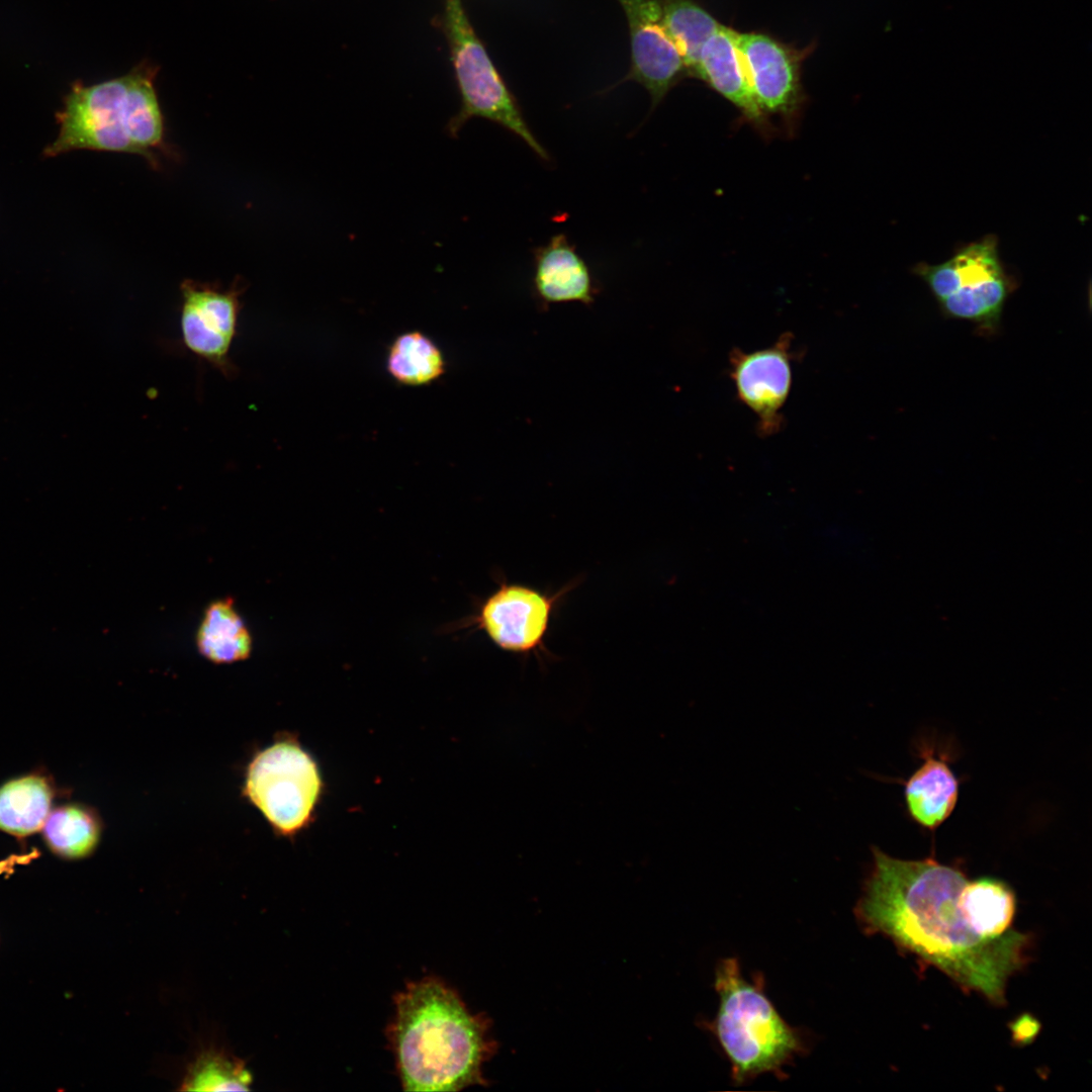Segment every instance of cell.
<instances>
[{
    "label": "cell",
    "instance_id": "1",
    "mask_svg": "<svg viewBox=\"0 0 1092 1092\" xmlns=\"http://www.w3.org/2000/svg\"><path fill=\"white\" fill-rule=\"evenodd\" d=\"M873 867L855 906L867 933H881L935 966L962 987L1003 1004L1009 977L1025 962L1027 935L1010 929L988 939L968 925L959 902L967 883L932 857L905 860L874 846Z\"/></svg>",
    "mask_w": 1092,
    "mask_h": 1092
},
{
    "label": "cell",
    "instance_id": "2",
    "mask_svg": "<svg viewBox=\"0 0 1092 1092\" xmlns=\"http://www.w3.org/2000/svg\"><path fill=\"white\" fill-rule=\"evenodd\" d=\"M488 1020L471 1014L437 979L413 982L395 999L389 1040L406 1091H458L483 1085L481 1068L495 1052Z\"/></svg>",
    "mask_w": 1092,
    "mask_h": 1092
},
{
    "label": "cell",
    "instance_id": "3",
    "mask_svg": "<svg viewBox=\"0 0 1092 1092\" xmlns=\"http://www.w3.org/2000/svg\"><path fill=\"white\" fill-rule=\"evenodd\" d=\"M154 77L144 68L91 86L74 84L57 113L58 136L43 156L75 150L127 153L157 168L159 155L171 151Z\"/></svg>",
    "mask_w": 1092,
    "mask_h": 1092
},
{
    "label": "cell",
    "instance_id": "4",
    "mask_svg": "<svg viewBox=\"0 0 1092 1092\" xmlns=\"http://www.w3.org/2000/svg\"><path fill=\"white\" fill-rule=\"evenodd\" d=\"M714 987L719 1006L706 1028L728 1059L733 1083L765 1073L784 1077L783 1068L806 1052V1042L765 995L762 978L746 979L738 960L726 958L716 967Z\"/></svg>",
    "mask_w": 1092,
    "mask_h": 1092
},
{
    "label": "cell",
    "instance_id": "5",
    "mask_svg": "<svg viewBox=\"0 0 1092 1092\" xmlns=\"http://www.w3.org/2000/svg\"><path fill=\"white\" fill-rule=\"evenodd\" d=\"M326 788L313 754L297 737L283 734L248 764L243 795L277 835L294 839L314 823Z\"/></svg>",
    "mask_w": 1092,
    "mask_h": 1092
},
{
    "label": "cell",
    "instance_id": "6",
    "mask_svg": "<svg viewBox=\"0 0 1092 1092\" xmlns=\"http://www.w3.org/2000/svg\"><path fill=\"white\" fill-rule=\"evenodd\" d=\"M444 27L461 95L460 110L446 131L457 138L472 117L486 118L519 136L540 159L549 154L527 123L521 107L475 33L462 0H445Z\"/></svg>",
    "mask_w": 1092,
    "mask_h": 1092
},
{
    "label": "cell",
    "instance_id": "7",
    "mask_svg": "<svg viewBox=\"0 0 1092 1092\" xmlns=\"http://www.w3.org/2000/svg\"><path fill=\"white\" fill-rule=\"evenodd\" d=\"M914 273L929 288L942 312L994 329L1011 291L996 236L969 243L938 264L920 262Z\"/></svg>",
    "mask_w": 1092,
    "mask_h": 1092
},
{
    "label": "cell",
    "instance_id": "8",
    "mask_svg": "<svg viewBox=\"0 0 1092 1092\" xmlns=\"http://www.w3.org/2000/svg\"><path fill=\"white\" fill-rule=\"evenodd\" d=\"M244 291L245 287L238 281L229 288L190 279L180 284L182 343L228 379L238 374L230 351L238 331Z\"/></svg>",
    "mask_w": 1092,
    "mask_h": 1092
},
{
    "label": "cell",
    "instance_id": "9",
    "mask_svg": "<svg viewBox=\"0 0 1092 1092\" xmlns=\"http://www.w3.org/2000/svg\"><path fill=\"white\" fill-rule=\"evenodd\" d=\"M564 593L551 595L529 585L500 581L465 624L484 631L502 650L538 654L544 650L551 617Z\"/></svg>",
    "mask_w": 1092,
    "mask_h": 1092
},
{
    "label": "cell",
    "instance_id": "10",
    "mask_svg": "<svg viewBox=\"0 0 1092 1092\" xmlns=\"http://www.w3.org/2000/svg\"><path fill=\"white\" fill-rule=\"evenodd\" d=\"M792 335L783 334L771 346L751 352L734 349L730 376L736 394L756 417L762 436L783 425V408L790 395L793 375Z\"/></svg>",
    "mask_w": 1092,
    "mask_h": 1092
},
{
    "label": "cell",
    "instance_id": "11",
    "mask_svg": "<svg viewBox=\"0 0 1092 1092\" xmlns=\"http://www.w3.org/2000/svg\"><path fill=\"white\" fill-rule=\"evenodd\" d=\"M625 12L631 44L630 70L623 81L642 85L657 106L688 75L681 55L662 18V0H617Z\"/></svg>",
    "mask_w": 1092,
    "mask_h": 1092
},
{
    "label": "cell",
    "instance_id": "12",
    "mask_svg": "<svg viewBox=\"0 0 1092 1092\" xmlns=\"http://www.w3.org/2000/svg\"><path fill=\"white\" fill-rule=\"evenodd\" d=\"M736 46L762 113L795 112L802 97L801 54L758 32H737Z\"/></svg>",
    "mask_w": 1092,
    "mask_h": 1092
},
{
    "label": "cell",
    "instance_id": "13",
    "mask_svg": "<svg viewBox=\"0 0 1092 1092\" xmlns=\"http://www.w3.org/2000/svg\"><path fill=\"white\" fill-rule=\"evenodd\" d=\"M533 286L545 304H592L598 291L588 265L563 234L535 249Z\"/></svg>",
    "mask_w": 1092,
    "mask_h": 1092
},
{
    "label": "cell",
    "instance_id": "14",
    "mask_svg": "<svg viewBox=\"0 0 1092 1092\" xmlns=\"http://www.w3.org/2000/svg\"><path fill=\"white\" fill-rule=\"evenodd\" d=\"M736 35L735 30L721 24L705 42L695 77L709 83L752 122L762 125L764 114L753 96Z\"/></svg>",
    "mask_w": 1092,
    "mask_h": 1092
},
{
    "label": "cell",
    "instance_id": "15",
    "mask_svg": "<svg viewBox=\"0 0 1092 1092\" xmlns=\"http://www.w3.org/2000/svg\"><path fill=\"white\" fill-rule=\"evenodd\" d=\"M924 761L905 783V802L911 818L934 830L952 813L959 797V780L944 757L921 750Z\"/></svg>",
    "mask_w": 1092,
    "mask_h": 1092
},
{
    "label": "cell",
    "instance_id": "16",
    "mask_svg": "<svg viewBox=\"0 0 1092 1092\" xmlns=\"http://www.w3.org/2000/svg\"><path fill=\"white\" fill-rule=\"evenodd\" d=\"M199 653L212 663H234L247 659L253 639L231 598L212 601L203 612L196 631Z\"/></svg>",
    "mask_w": 1092,
    "mask_h": 1092
},
{
    "label": "cell",
    "instance_id": "17",
    "mask_svg": "<svg viewBox=\"0 0 1092 1092\" xmlns=\"http://www.w3.org/2000/svg\"><path fill=\"white\" fill-rule=\"evenodd\" d=\"M55 788L40 774H28L0 787V831L24 837L40 830L52 810Z\"/></svg>",
    "mask_w": 1092,
    "mask_h": 1092
},
{
    "label": "cell",
    "instance_id": "18",
    "mask_svg": "<svg viewBox=\"0 0 1092 1092\" xmlns=\"http://www.w3.org/2000/svg\"><path fill=\"white\" fill-rule=\"evenodd\" d=\"M959 902L968 925L979 936L994 939L1011 929L1015 896L1006 883L992 878L967 881Z\"/></svg>",
    "mask_w": 1092,
    "mask_h": 1092
},
{
    "label": "cell",
    "instance_id": "19",
    "mask_svg": "<svg viewBox=\"0 0 1092 1092\" xmlns=\"http://www.w3.org/2000/svg\"><path fill=\"white\" fill-rule=\"evenodd\" d=\"M385 366L389 376L400 385L427 386L446 373L443 351L427 334L408 331L389 344Z\"/></svg>",
    "mask_w": 1092,
    "mask_h": 1092
},
{
    "label": "cell",
    "instance_id": "20",
    "mask_svg": "<svg viewBox=\"0 0 1092 1092\" xmlns=\"http://www.w3.org/2000/svg\"><path fill=\"white\" fill-rule=\"evenodd\" d=\"M41 830L46 844L55 854L77 859L96 849L102 822L93 808L70 803L51 810Z\"/></svg>",
    "mask_w": 1092,
    "mask_h": 1092
},
{
    "label": "cell",
    "instance_id": "21",
    "mask_svg": "<svg viewBox=\"0 0 1092 1092\" xmlns=\"http://www.w3.org/2000/svg\"><path fill=\"white\" fill-rule=\"evenodd\" d=\"M662 18L688 75L695 77L701 51L721 24L694 0H662Z\"/></svg>",
    "mask_w": 1092,
    "mask_h": 1092
},
{
    "label": "cell",
    "instance_id": "22",
    "mask_svg": "<svg viewBox=\"0 0 1092 1092\" xmlns=\"http://www.w3.org/2000/svg\"><path fill=\"white\" fill-rule=\"evenodd\" d=\"M252 1076L242 1060L223 1049L208 1046L188 1064L181 1090H249Z\"/></svg>",
    "mask_w": 1092,
    "mask_h": 1092
}]
</instances>
